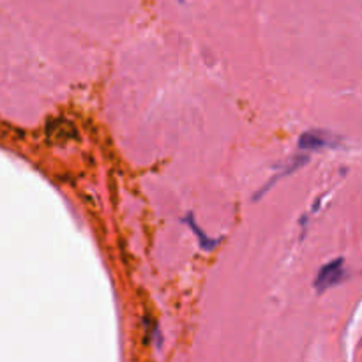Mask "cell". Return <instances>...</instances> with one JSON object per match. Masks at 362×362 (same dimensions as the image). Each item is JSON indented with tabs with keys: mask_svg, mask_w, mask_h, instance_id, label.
I'll use <instances>...</instances> for the list:
<instances>
[{
	"mask_svg": "<svg viewBox=\"0 0 362 362\" xmlns=\"http://www.w3.org/2000/svg\"><path fill=\"white\" fill-rule=\"evenodd\" d=\"M344 276H347V272H344L343 258H336V260L329 262V264H326L320 269L319 276H316L315 279V288L319 290L320 293L326 292V290L340 285L344 279Z\"/></svg>",
	"mask_w": 362,
	"mask_h": 362,
	"instance_id": "6da1fadb",
	"label": "cell"
},
{
	"mask_svg": "<svg viewBox=\"0 0 362 362\" xmlns=\"http://www.w3.org/2000/svg\"><path fill=\"white\" fill-rule=\"evenodd\" d=\"M336 145V138L326 131H306L299 138V147L307 152H319V150H326Z\"/></svg>",
	"mask_w": 362,
	"mask_h": 362,
	"instance_id": "7a4b0ae2",
	"label": "cell"
},
{
	"mask_svg": "<svg viewBox=\"0 0 362 362\" xmlns=\"http://www.w3.org/2000/svg\"><path fill=\"white\" fill-rule=\"evenodd\" d=\"M48 135H50V138L55 140V142H69V140H73L76 136V131H74V126L69 121L57 119L48 128Z\"/></svg>",
	"mask_w": 362,
	"mask_h": 362,
	"instance_id": "3957f363",
	"label": "cell"
},
{
	"mask_svg": "<svg viewBox=\"0 0 362 362\" xmlns=\"http://www.w3.org/2000/svg\"><path fill=\"white\" fill-rule=\"evenodd\" d=\"M184 221H186L187 224H189V228L191 230H193V234L196 235L198 237V242H200V248L201 249H205V251H213L214 248H216L217 244H220V239H210V237H207V235L203 234V232H201V228L198 227L196 223H194V220H193V216H191V214H187L186 217H184Z\"/></svg>",
	"mask_w": 362,
	"mask_h": 362,
	"instance_id": "277c9868",
	"label": "cell"
},
{
	"mask_svg": "<svg viewBox=\"0 0 362 362\" xmlns=\"http://www.w3.org/2000/svg\"><path fill=\"white\" fill-rule=\"evenodd\" d=\"M180 2H182V0H180Z\"/></svg>",
	"mask_w": 362,
	"mask_h": 362,
	"instance_id": "5b68a950",
	"label": "cell"
}]
</instances>
